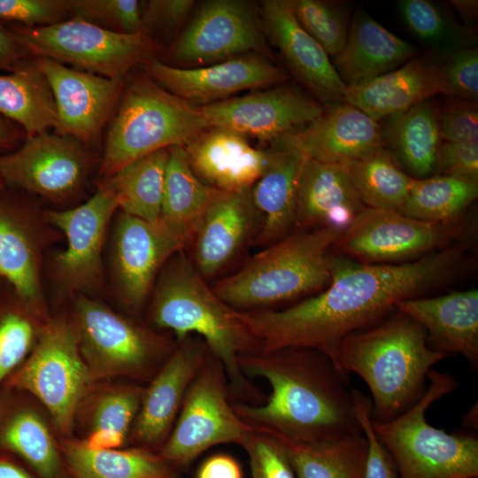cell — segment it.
Segmentation results:
<instances>
[{
    "label": "cell",
    "instance_id": "cell-50",
    "mask_svg": "<svg viewBox=\"0 0 478 478\" xmlns=\"http://www.w3.org/2000/svg\"><path fill=\"white\" fill-rule=\"evenodd\" d=\"M195 4L192 0H151L142 12L143 30H158L166 36L177 34Z\"/></svg>",
    "mask_w": 478,
    "mask_h": 478
},
{
    "label": "cell",
    "instance_id": "cell-24",
    "mask_svg": "<svg viewBox=\"0 0 478 478\" xmlns=\"http://www.w3.org/2000/svg\"><path fill=\"white\" fill-rule=\"evenodd\" d=\"M260 220L252 203L251 189L224 192L200 220L189 246L191 261L208 280L223 270L259 231ZM254 240V238H253Z\"/></svg>",
    "mask_w": 478,
    "mask_h": 478
},
{
    "label": "cell",
    "instance_id": "cell-54",
    "mask_svg": "<svg viewBox=\"0 0 478 478\" xmlns=\"http://www.w3.org/2000/svg\"><path fill=\"white\" fill-rule=\"evenodd\" d=\"M19 48L13 35L0 27V66L18 60L20 57Z\"/></svg>",
    "mask_w": 478,
    "mask_h": 478
},
{
    "label": "cell",
    "instance_id": "cell-20",
    "mask_svg": "<svg viewBox=\"0 0 478 478\" xmlns=\"http://www.w3.org/2000/svg\"><path fill=\"white\" fill-rule=\"evenodd\" d=\"M143 66L147 75L162 88L199 106L228 99L241 91L269 88L287 79L281 68L257 55L197 68L172 66L155 58Z\"/></svg>",
    "mask_w": 478,
    "mask_h": 478
},
{
    "label": "cell",
    "instance_id": "cell-31",
    "mask_svg": "<svg viewBox=\"0 0 478 478\" xmlns=\"http://www.w3.org/2000/svg\"><path fill=\"white\" fill-rule=\"evenodd\" d=\"M223 193L204 183L195 174L183 146L169 148L160 220L187 247L204 214Z\"/></svg>",
    "mask_w": 478,
    "mask_h": 478
},
{
    "label": "cell",
    "instance_id": "cell-5",
    "mask_svg": "<svg viewBox=\"0 0 478 478\" xmlns=\"http://www.w3.org/2000/svg\"><path fill=\"white\" fill-rule=\"evenodd\" d=\"M342 233L335 227L295 230L253 255L212 289L238 311L264 310L319 293L331 281L328 252Z\"/></svg>",
    "mask_w": 478,
    "mask_h": 478
},
{
    "label": "cell",
    "instance_id": "cell-55",
    "mask_svg": "<svg viewBox=\"0 0 478 478\" xmlns=\"http://www.w3.org/2000/svg\"><path fill=\"white\" fill-rule=\"evenodd\" d=\"M451 4L465 22L464 26L473 30L472 26L477 17V0H453Z\"/></svg>",
    "mask_w": 478,
    "mask_h": 478
},
{
    "label": "cell",
    "instance_id": "cell-18",
    "mask_svg": "<svg viewBox=\"0 0 478 478\" xmlns=\"http://www.w3.org/2000/svg\"><path fill=\"white\" fill-rule=\"evenodd\" d=\"M186 247L161 220L152 223L121 212L114 229L112 269L122 302L139 310L151 294L161 268Z\"/></svg>",
    "mask_w": 478,
    "mask_h": 478
},
{
    "label": "cell",
    "instance_id": "cell-59",
    "mask_svg": "<svg viewBox=\"0 0 478 478\" xmlns=\"http://www.w3.org/2000/svg\"><path fill=\"white\" fill-rule=\"evenodd\" d=\"M2 183H3V180H2V178H1V176H0V188H1V186H2Z\"/></svg>",
    "mask_w": 478,
    "mask_h": 478
},
{
    "label": "cell",
    "instance_id": "cell-43",
    "mask_svg": "<svg viewBox=\"0 0 478 478\" xmlns=\"http://www.w3.org/2000/svg\"><path fill=\"white\" fill-rule=\"evenodd\" d=\"M143 393V388L132 384L101 392L91 407L90 432L107 430L127 437L140 409Z\"/></svg>",
    "mask_w": 478,
    "mask_h": 478
},
{
    "label": "cell",
    "instance_id": "cell-44",
    "mask_svg": "<svg viewBox=\"0 0 478 478\" xmlns=\"http://www.w3.org/2000/svg\"><path fill=\"white\" fill-rule=\"evenodd\" d=\"M69 3L70 12L75 18L122 34L143 31L137 0H72Z\"/></svg>",
    "mask_w": 478,
    "mask_h": 478
},
{
    "label": "cell",
    "instance_id": "cell-4",
    "mask_svg": "<svg viewBox=\"0 0 478 478\" xmlns=\"http://www.w3.org/2000/svg\"><path fill=\"white\" fill-rule=\"evenodd\" d=\"M396 310V309H395ZM370 328L346 335L337 366L357 374L373 398L372 420L389 421L412 406L425 392L432 366L448 357L429 348L425 328L396 310Z\"/></svg>",
    "mask_w": 478,
    "mask_h": 478
},
{
    "label": "cell",
    "instance_id": "cell-47",
    "mask_svg": "<svg viewBox=\"0 0 478 478\" xmlns=\"http://www.w3.org/2000/svg\"><path fill=\"white\" fill-rule=\"evenodd\" d=\"M70 12L66 0H0V19L42 27L63 21Z\"/></svg>",
    "mask_w": 478,
    "mask_h": 478
},
{
    "label": "cell",
    "instance_id": "cell-40",
    "mask_svg": "<svg viewBox=\"0 0 478 478\" xmlns=\"http://www.w3.org/2000/svg\"><path fill=\"white\" fill-rule=\"evenodd\" d=\"M3 438L42 478H58L59 457L57 446L38 414L31 411L18 413L6 427Z\"/></svg>",
    "mask_w": 478,
    "mask_h": 478
},
{
    "label": "cell",
    "instance_id": "cell-37",
    "mask_svg": "<svg viewBox=\"0 0 478 478\" xmlns=\"http://www.w3.org/2000/svg\"><path fill=\"white\" fill-rule=\"evenodd\" d=\"M477 196L478 183L448 175L412 179L407 197L399 212L426 222H458L462 212Z\"/></svg>",
    "mask_w": 478,
    "mask_h": 478
},
{
    "label": "cell",
    "instance_id": "cell-22",
    "mask_svg": "<svg viewBox=\"0 0 478 478\" xmlns=\"http://www.w3.org/2000/svg\"><path fill=\"white\" fill-rule=\"evenodd\" d=\"M274 143L295 148L309 158L340 165L362 158L385 145L378 121L344 102Z\"/></svg>",
    "mask_w": 478,
    "mask_h": 478
},
{
    "label": "cell",
    "instance_id": "cell-53",
    "mask_svg": "<svg viewBox=\"0 0 478 478\" xmlns=\"http://www.w3.org/2000/svg\"><path fill=\"white\" fill-rule=\"evenodd\" d=\"M126 439V436L116 432L96 430L90 432L89 437L81 443L90 451H105L120 447Z\"/></svg>",
    "mask_w": 478,
    "mask_h": 478
},
{
    "label": "cell",
    "instance_id": "cell-9",
    "mask_svg": "<svg viewBox=\"0 0 478 478\" xmlns=\"http://www.w3.org/2000/svg\"><path fill=\"white\" fill-rule=\"evenodd\" d=\"M21 48L79 70L108 78L127 77L145 65L158 49L144 31L122 34L74 18L51 25L18 28L12 35Z\"/></svg>",
    "mask_w": 478,
    "mask_h": 478
},
{
    "label": "cell",
    "instance_id": "cell-52",
    "mask_svg": "<svg viewBox=\"0 0 478 478\" xmlns=\"http://www.w3.org/2000/svg\"><path fill=\"white\" fill-rule=\"evenodd\" d=\"M196 478H243V471L234 457L220 453L209 457L201 464Z\"/></svg>",
    "mask_w": 478,
    "mask_h": 478
},
{
    "label": "cell",
    "instance_id": "cell-2",
    "mask_svg": "<svg viewBox=\"0 0 478 478\" xmlns=\"http://www.w3.org/2000/svg\"><path fill=\"white\" fill-rule=\"evenodd\" d=\"M249 378H263L271 393L261 405L233 401L238 417L254 431L291 443H313L363 433L349 377L321 352L283 348L241 356Z\"/></svg>",
    "mask_w": 478,
    "mask_h": 478
},
{
    "label": "cell",
    "instance_id": "cell-16",
    "mask_svg": "<svg viewBox=\"0 0 478 478\" xmlns=\"http://www.w3.org/2000/svg\"><path fill=\"white\" fill-rule=\"evenodd\" d=\"M209 127L227 128L273 143L320 119L324 107L289 86L274 87L199 106Z\"/></svg>",
    "mask_w": 478,
    "mask_h": 478
},
{
    "label": "cell",
    "instance_id": "cell-13",
    "mask_svg": "<svg viewBox=\"0 0 478 478\" xmlns=\"http://www.w3.org/2000/svg\"><path fill=\"white\" fill-rule=\"evenodd\" d=\"M119 209L112 192L99 183L85 203L44 212L49 224L66 238V248L52 259V274L67 291L87 293L103 285L102 253L110 222Z\"/></svg>",
    "mask_w": 478,
    "mask_h": 478
},
{
    "label": "cell",
    "instance_id": "cell-60",
    "mask_svg": "<svg viewBox=\"0 0 478 478\" xmlns=\"http://www.w3.org/2000/svg\"><path fill=\"white\" fill-rule=\"evenodd\" d=\"M473 478H474V477H473Z\"/></svg>",
    "mask_w": 478,
    "mask_h": 478
},
{
    "label": "cell",
    "instance_id": "cell-14",
    "mask_svg": "<svg viewBox=\"0 0 478 478\" xmlns=\"http://www.w3.org/2000/svg\"><path fill=\"white\" fill-rule=\"evenodd\" d=\"M249 52H268L261 18L251 4L211 0L174 39L169 57L181 65L216 64Z\"/></svg>",
    "mask_w": 478,
    "mask_h": 478
},
{
    "label": "cell",
    "instance_id": "cell-45",
    "mask_svg": "<svg viewBox=\"0 0 478 478\" xmlns=\"http://www.w3.org/2000/svg\"><path fill=\"white\" fill-rule=\"evenodd\" d=\"M441 85L442 94L465 101H477V47L461 49L443 61Z\"/></svg>",
    "mask_w": 478,
    "mask_h": 478
},
{
    "label": "cell",
    "instance_id": "cell-7",
    "mask_svg": "<svg viewBox=\"0 0 478 478\" xmlns=\"http://www.w3.org/2000/svg\"><path fill=\"white\" fill-rule=\"evenodd\" d=\"M428 387L408 410L373 429L392 458L398 478H477L478 438L430 425L428 409L457 388L454 376L431 369Z\"/></svg>",
    "mask_w": 478,
    "mask_h": 478
},
{
    "label": "cell",
    "instance_id": "cell-17",
    "mask_svg": "<svg viewBox=\"0 0 478 478\" xmlns=\"http://www.w3.org/2000/svg\"><path fill=\"white\" fill-rule=\"evenodd\" d=\"M54 96L57 134L83 145L96 143L120 99L126 77L108 78L36 57Z\"/></svg>",
    "mask_w": 478,
    "mask_h": 478
},
{
    "label": "cell",
    "instance_id": "cell-57",
    "mask_svg": "<svg viewBox=\"0 0 478 478\" xmlns=\"http://www.w3.org/2000/svg\"><path fill=\"white\" fill-rule=\"evenodd\" d=\"M462 425L466 428L477 430L478 428V407L477 403L472 405L462 420Z\"/></svg>",
    "mask_w": 478,
    "mask_h": 478
},
{
    "label": "cell",
    "instance_id": "cell-15",
    "mask_svg": "<svg viewBox=\"0 0 478 478\" xmlns=\"http://www.w3.org/2000/svg\"><path fill=\"white\" fill-rule=\"evenodd\" d=\"M92 159L77 140L44 132L28 137L17 151L0 157L3 181L62 203L83 188Z\"/></svg>",
    "mask_w": 478,
    "mask_h": 478
},
{
    "label": "cell",
    "instance_id": "cell-49",
    "mask_svg": "<svg viewBox=\"0 0 478 478\" xmlns=\"http://www.w3.org/2000/svg\"><path fill=\"white\" fill-rule=\"evenodd\" d=\"M441 139L459 143H478V108L474 102L445 107L437 117Z\"/></svg>",
    "mask_w": 478,
    "mask_h": 478
},
{
    "label": "cell",
    "instance_id": "cell-10",
    "mask_svg": "<svg viewBox=\"0 0 478 478\" xmlns=\"http://www.w3.org/2000/svg\"><path fill=\"white\" fill-rule=\"evenodd\" d=\"M253 432L233 408L222 363L210 354L189 384L175 424L158 454L180 470L215 445L243 447Z\"/></svg>",
    "mask_w": 478,
    "mask_h": 478
},
{
    "label": "cell",
    "instance_id": "cell-33",
    "mask_svg": "<svg viewBox=\"0 0 478 478\" xmlns=\"http://www.w3.org/2000/svg\"><path fill=\"white\" fill-rule=\"evenodd\" d=\"M60 449L76 478H178V469L158 452L141 447L90 451L81 442L65 440Z\"/></svg>",
    "mask_w": 478,
    "mask_h": 478
},
{
    "label": "cell",
    "instance_id": "cell-1",
    "mask_svg": "<svg viewBox=\"0 0 478 478\" xmlns=\"http://www.w3.org/2000/svg\"><path fill=\"white\" fill-rule=\"evenodd\" d=\"M468 245L459 240L399 264H364L330 255L331 281L315 296L282 310L243 312L260 343V352L312 349L338 368V348L346 335L376 325L399 301L446 284L460 271Z\"/></svg>",
    "mask_w": 478,
    "mask_h": 478
},
{
    "label": "cell",
    "instance_id": "cell-12",
    "mask_svg": "<svg viewBox=\"0 0 478 478\" xmlns=\"http://www.w3.org/2000/svg\"><path fill=\"white\" fill-rule=\"evenodd\" d=\"M463 231L459 222L431 223L396 210L366 207L333 248L338 255L364 264H399L449 246Z\"/></svg>",
    "mask_w": 478,
    "mask_h": 478
},
{
    "label": "cell",
    "instance_id": "cell-46",
    "mask_svg": "<svg viewBox=\"0 0 478 478\" xmlns=\"http://www.w3.org/2000/svg\"><path fill=\"white\" fill-rule=\"evenodd\" d=\"M243 448L252 478H297L285 447L274 437L254 431Z\"/></svg>",
    "mask_w": 478,
    "mask_h": 478
},
{
    "label": "cell",
    "instance_id": "cell-29",
    "mask_svg": "<svg viewBox=\"0 0 478 478\" xmlns=\"http://www.w3.org/2000/svg\"><path fill=\"white\" fill-rule=\"evenodd\" d=\"M266 167L251 189L260 220L255 243L267 247L295 231L298 181L307 157L281 143L269 148Z\"/></svg>",
    "mask_w": 478,
    "mask_h": 478
},
{
    "label": "cell",
    "instance_id": "cell-25",
    "mask_svg": "<svg viewBox=\"0 0 478 478\" xmlns=\"http://www.w3.org/2000/svg\"><path fill=\"white\" fill-rule=\"evenodd\" d=\"M189 164L205 184L227 193L250 190L268 163L267 150L253 148L245 136L222 127H208L184 146Z\"/></svg>",
    "mask_w": 478,
    "mask_h": 478
},
{
    "label": "cell",
    "instance_id": "cell-41",
    "mask_svg": "<svg viewBox=\"0 0 478 478\" xmlns=\"http://www.w3.org/2000/svg\"><path fill=\"white\" fill-rule=\"evenodd\" d=\"M48 320L45 311L21 299L0 314V382L33 350Z\"/></svg>",
    "mask_w": 478,
    "mask_h": 478
},
{
    "label": "cell",
    "instance_id": "cell-27",
    "mask_svg": "<svg viewBox=\"0 0 478 478\" xmlns=\"http://www.w3.org/2000/svg\"><path fill=\"white\" fill-rule=\"evenodd\" d=\"M443 60L429 53L416 57L365 83L347 86L343 102L378 122L389 119L432 96L442 94Z\"/></svg>",
    "mask_w": 478,
    "mask_h": 478
},
{
    "label": "cell",
    "instance_id": "cell-30",
    "mask_svg": "<svg viewBox=\"0 0 478 478\" xmlns=\"http://www.w3.org/2000/svg\"><path fill=\"white\" fill-rule=\"evenodd\" d=\"M418 52L413 44L360 10L351 20L335 69L346 86L358 85L400 67Z\"/></svg>",
    "mask_w": 478,
    "mask_h": 478
},
{
    "label": "cell",
    "instance_id": "cell-28",
    "mask_svg": "<svg viewBox=\"0 0 478 478\" xmlns=\"http://www.w3.org/2000/svg\"><path fill=\"white\" fill-rule=\"evenodd\" d=\"M365 208L343 165L306 158L297 186L295 230L343 232Z\"/></svg>",
    "mask_w": 478,
    "mask_h": 478
},
{
    "label": "cell",
    "instance_id": "cell-39",
    "mask_svg": "<svg viewBox=\"0 0 478 478\" xmlns=\"http://www.w3.org/2000/svg\"><path fill=\"white\" fill-rule=\"evenodd\" d=\"M397 6L406 27L429 54L445 59L461 49L475 46L474 30L461 26L440 4L428 0H401Z\"/></svg>",
    "mask_w": 478,
    "mask_h": 478
},
{
    "label": "cell",
    "instance_id": "cell-58",
    "mask_svg": "<svg viewBox=\"0 0 478 478\" xmlns=\"http://www.w3.org/2000/svg\"><path fill=\"white\" fill-rule=\"evenodd\" d=\"M12 139V130L4 123L3 120L0 119V146L4 145Z\"/></svg>",
    "mask_w": 478,
    "mask_h": 478
},
{
    "label": "cell",
    "instance_id": "cell-26",
    "mask_svg": "<svg viewBox=\"0 0 478 478\" xmlns=\"http://www.w3.org/2000/svg\"><path fill=\"white\" fill-rule=\"evenodd\" d=\"M395 309L425 328L430 349L448 356L459 354L477 367V289L433 297L408 298L397 303Z\"/></svg>",
    "mask_w": 478,
    "mask_h": 478
},
{
    "label": "cell",
    "instance_id": "cell-3",
    "mask_svg": "<svg viewBox=\"0 0 478 478\" xmlns=\"http://www.w3.org/2000/svg\"><path fill=\"white\" fill-rule=\"evenodd\" d=\"M150 320L172 331L179 341L201 337L223 365L233 401L261 405L266 396L243 374L241 356L259 353L260 343L243 311L220 299L198 273L185 250L175 252L161 268L151 292Z\"/></svg>",
    "mask_w": 478,
    "mask_h": 478
},
{
    "label": "cell",
    "instance_id": "cell-6",
    "mask_svg": "<svg viewBox=\"0 0 478 478\" xmlns=\"http://www.w3.org/2000/svg\"><path fill=\"white\" fill-rule=\"evenodd\" d=\"M119 103L99 166L102 179L153 152L184 146L209 127L199 106L167 91L147 74L127 75Z\"/></svg>",
    "mask_w": 478,
    "mask_h": 478
},
{
    "label": "cell",
    "instance_id": "cell-42",
    "mask_svg": "<svg viewBox=\"0 0 478 478\" xmlns=\"http://www.w3.org/2000/svg\"><path fill=\"white\" fill-rule=\"evenodd\" d=\"M300 26L335 58L345 43L350 27V10L346 4L324 0H289Z\"/></svg>",
    "mask_w": 478,
    "mask_h": 478
},
{
    "label": "cell",
    "instance_id": "cell-21",
    "mask_svg": "<svg viewBox=\"0 0 478 478\" xmlns=\"http://www.w3.org/2000/svg\"><path fill=\"white\" fill-rule=\"evenodd\" d=\"M260 6L265 35L296 77L328 110L343 103L347 86L324 49L297 22L289 0H265Z\"/></svg>",
    "mask_w": 478,
    "mask_h": 478
},
{
    "label": "cell",
    "instance_id": "cell-8",
    "mask_svg": "<svg viewBox=\"0 0 478 478\" xmlns=\"http://www.w3.org/2000/svg\"><path fill=\"white\" fill-rule=\"evenodd\" d=\"M79 348L94 382L127 377L150 382L176 341L84 295L75 303Z\"/></svg>",
    "mask_w": 478,
    "mask_h": 478
},
{
    "label": "cell",
    "instance_id": "cell-23",
    "mask_svg": "<svg viewBox=\"0 0 478 478\" xmlns=\"http://www.w3.org/2000/svg\"><path fill=\"white\" fill-rule=\"evenodd\" d=\"M43 216L0 203V279L25 303L45 311L42 258L54 231Z\"/></svg>",
    "mask_w": 478,
    "mask_h": 478
},
{
    "label": "cell",
    "instance_id": "cell-32",
    "mask_svg": "<svg viewBox=\"0 0 478 478\" xmlns=\"http://www.w3.org/2000/svg\"><path fill=\"white\" fill-rule=\"evenodd\" d=\"M437 117L436 109L426 100L389 118L383 130L389 151L413 179H424L436 172L442 143Z\"/></svg>",
    "mask_w": 478,
    "mask_h": 478
},
{
    "label": "cell",
    "instance_id": "cell-36",
    "mask_svg": "<svg viewBox=\"0 0 478 478\" xmlns=\"http://www.w3.org/2000/svg\"><path fill=\"white\" fill-rule=\"evenodd\" d=\"M280 442L297 478H366L369 444L364 432L313 443Z\"/></svg>",
    "mask_w": 478,
    "mask_h": 478
},
{
    "label": "cell",
    "instance_id": "cell-38",
    "mask_svg": "<svg viewBox=\"0 0 478 478\" xmlns=\"http://www.w3.org/2000/svg\"><path fill=\"white\" fill-rule=\"evenodd\" d=\"M343 166L366 207L401 210L413 178L384 147Z\"/></svg>",
    "mask_w": 478,
    "mask_h": 478
},
{
    "label": "cell",
    "instance_id": "cell-51",
    "mask_svg": "<svg viewBox=\"0 0 478 478\" xmlns=\"http://www.w3.org/2000/svg\"><path fill=\"white\" fill-rule=\"evenodd\" d=\"M436 171L443 175L478 183V143H442Z\"/></svg>",
    "mask_w": 478,
    "mask_h": 478
},
{
    "label": "cell",
    "instance_id": "cell-19",
    "mask_svg": "<svg viewBox=\"0 0 478 478\" xmlns=\"http://www.w3.org/2000/svg\"><path fill=\"white\" fill-rule=\"evenodd\" d=\"M210 354L198 335H189L176 341L174 349L144 389L130 430L137 447L158 452L175 424L189 384Z\"/></svg>",
    "mask_w": 478,
    "mask_h": 478
},
{
    "label": "cell",
    "instance_id": "cell-56",
    "mask_svg": "<svg viewBox=\"0 0 478 478\" xmlns=\"http://www.w3.org/2000/svg\"><path fill=\"white\" fill-rule=\"evenodd\" d=\"M0 478H31V477L19 466L7 461H0Z\"/></svg>",
    "mask_w": 478,
    "mask_h": 478
},
{
    "label": "cell",
    "instance_id": "cell-11",
    "mask_svg": "<svg viewBox=\"0 0 478 478\" xmlns=\"http://www.w3.org/2000/svg\"><path fill=\"white\" fill-rule=\"evenodd\" d=\"M93 382L80 351L76 328L65 320L46 322L30 356L12 381L42 403L62 432L71 428Z\"/></svg>",
    "mask_w": 478,
    "mask_h": 478
},
{
    "label": "cell",
    "instance_id": "cell-34",
    "mask_svg": "<svg viewBox=\"0 0 478 478\" xmlns=\"http://www.w3.org/2000/svg\"><path fill=\"white\" fill-rule=\"evenodd\" d=\"M0 114L21 125L28 137L56 127L54 96L35 62L0 73Z\"/></svg>",
    "mask_w": 478,
    "mask_h": 478
},
{
    "label": "cell",
    "instance_id": "cell-48",
    "mask_svg": "<svg viewBox=\"0 0 478 478\" xmlns=\"http://www.w3.org/2000/svg\"><path fill=\"white\" fill-rule=\"evenodd\" d=\"M357 419L368 440L366 478H398L395 463L372 426V404L360 391L351 389Z\"/></svg>",
    "mask_w": 478,
    "mask_h": 478
},
{
    "label": "cell",
    "instance_id": "cell-35",
    "mask_svg": "<svg viewBox=\"0 0 478 478\" xmlns=\"http://www.w3.org/2000/svg\"><path fill=\"white\" fill-rule=\"evenodd\" d=\"M169 148L160 150L102 179L121 212L152 223L160 220Z\"/></svg>",
    "mask_w": 478,
    "mask_h": 478
}]
</instances>
